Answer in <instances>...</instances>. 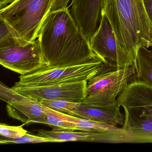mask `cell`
Segmentation results:
<instances>
[{"instance_id": "cell-1", "label": "cell", "mask_w": 152, "mask_h": 152, "mask_svg": "<svg viewBox=\"0 0 152 152\" xmlns=\"http://www.w3.org/2000/svg\"><path fill=\"white\" fill-rule=\"evenodd\" d=\"M37 39L47 67L84 64L98 58L67 7L49 13Z\"/></svg>"}, {"instance_id": "cell-2", "label": "cell", "mask_w": 152, "mask_h": 152, "mask_svg": "<svg viewBox=\"0 0 152 152\" xmlns=\"http://www.w3.org/2000/svg\"><path fill=\"white\" fill-rule=\"evenodd\" d=\"M104 14L118 45L135 59L141 47L152 49V23L143 0H105Z\"/></svg>"}, {"instance_id": "cell-3", "label": "cell", "mask_w": 152, "mask_h": 152, "mask_svg": "<svg viewBox=\"0 0 152 152\" xmlns=\"http://www.w3.org/2000/svg\"><path fill=\"white\" fill-rule=\"evenodd\" d=\"M117 100L124 111L122 128L129 134L132 143H152V87L136 79Z\"/></svg>"}, {"instance_id": "cell-4", "label": "cell", "mask_w": 152, "mask_h": 152, "mask_svg": "<svg viewBox=\"0 0 152 152\" xmlns=\"http://www.w3.org/2000/svg\"><path fill=\"white\" fill-rule=\"evenodd\" d=\"M55 0H15L0 10V18L5 21L16 37L25 43L38 38L42 25L51 11Z\"/></svg>"}, {"instance_id": "cell-5", "label": "cell", "mask_w": 152, "mask_h": 152, "mask_svg": "<svg viewBox=\"0 0 152 152\" xmlns=\"http://www.w3.org/2000/svg\"><path fill=\"white\" fill-rule=\"evenodd\" d=\"M133 67L118 68L104 64L87 81V96L81 102L89 106L106 107L118 104L117 98L132 82L137 79Z\"/></svg>"}, {"instance_id": "cell-6", "label": "cell", "mask_w": 152, "mask_h": 152, "mask_svg": "<svg viewBox=\"0 0 152 152\" xmlns=\"http://www.w3.org/2000/svg\"><path fill=\"white\" fill-rule=\"evenodd\" d=\"M0 63L22 75L47 67L38 39L25 43L15 36L0 42Z\"/></svg>"}, {"instance_id": "cell-7", "label": "cell", "mask_w": 152, "mask_h": 152, "mask_svg": "<svg viewBox=\"0 0 152 152\" xmlns=\"http://www.w3.org/2000/svg\"><path fill=\"white\" fill-rule=\"evenodd\" d=\"M104 63L98 58L91 63L72 66L45 67L19 76L14 88L31 87L56 83L88 81L100 69Z\"/></svg>"}, {"instance_id": "cell-8", "label": "cell", "mask_w": 152, "mask_h": 152, "mask_svg": "<svg viewBox=\"0 0 152 152\" xmlns=\"http://www.w3.org/2000/svg\"><path fill=\"white\" fill-rule=\"evenodd\" d=\"M90 44L95 55L104 64L118 68L133 67L137 71V60L118 45L111 24L105 14Z\"/></svg>"}, {"instance_id": "cell-9", "label": "cell", "mask_w": 152, "mask_h": 152, "mask_svg": "<svg viewBox=\"0 0 152 152\" xmlns=\"http://www.w3.org/2000/svg\"><path fill=\"white\" fill-rule=\"evenodd\" d=\"M0 98L7 103V112L13 119L24 124H48L42 105L38 100L24 96L1 82Z\"/></svg>"}, {"instance_id": "cell-10", "label": "cell", "mask_w": 152, "mask_h": 152, "mask_svg": "<svg viewBox=\"0 0 152 152\" xmlns=\"http://www.w3.org/2000/svg\"><path fill=\"white\" fill-rule=\"evenodd\" d=\"M87 81L12 88L37 100H65L81 103L87 96Z\"/></svg>"}, {"instance_id": "cell-11", "label": "cell", "mask_w": 152, "mask_h": 152, "mask_svg": "<svg viewBox=\"0 0 152 152\" xmlns=\"http://www.w3.org/2000/svg\"><path fill=\"white\" fill-rule=\"evenodd\" d=\"M64 129L55 127L52 130H40L38 136L58 140L67 141H87L109 143H132L129 134L122 127L116 131L110 132L87 131Z\"/></svg>"}, {"instance_id": "cell-12", "label": "cell", "mask_w": 152, "mask_h": 152, "mask_svg": "<svg viewBox=\"0 0 152 152\" xmlns=\"http://www.w3.org/2000/svg\"><path fill=\"white\" fill-rule=\"evenodd\" d=\"M105 0H72L71 13L84 36L92 39L100 26Z\"/></svg>"}, {"instance_id": "cell-13", "label": "cell", "mask_w": 152, "mask_h": 152, "mask_svg": "<svg viewBox=\"0 0 152 152\" xmlns=\"http://www.w3.org/2000/svg\"><path fill=\"white\" fill-rule=\"evenodd\" d=\"M69 115L108 125L123 126L124 115L118 104L106 107L89 106L79 103Z\"/></svg>"}, {"instance_id": "cell-14", "label": "cell", "mask_w": 152, "mask_h": 152, "mask_svg": "<svg viewBox=\"0 0 152 152\" xmlns=\"http://www.w3.org/2000/svg\"><path fill=\"white\" fill-rule=\"evenodd\" d=\"M137 80L145 82L152 88V49L141 47L137 54Z\"/></svg>"}, {"instance_id": "cell-15", "label": "cell", "mask_w": 152, "mask_h": 152, "mask_svg": "<svg viewBox=\"0 0 152 152\" xmlns=\"http://www.w3.org/2000/svg\"><path fill=\"white\" fill-rule=\"evenodd\" d=\"M59 142L58 140L39 136H35L26 133L24 136L17 139H10L1 136V144H26V143Z\"/></svg>"}, {"instance_id": "cell-16", "label": "cell", "mask_w": 152, "mask_h": 152, "mask_svg": "<svg viewBox=\"0 0 152 152\" xmlns=\"http://www.w3.org/2000/svg\"><path fill=\"white\" fill-rule=\"evenodd\" d=\"M38 101L44 106L67 114L72 111L80 103L65 100L42 99Z\"/></svg>"}, {"instance_id": "cell-17", "label": "cell", "mask_w": 152, "mask_h": 152, "mask_svg": "<svg viewBox=\"0 0 152 152\" xmlns=\"http://www.w3.org/2000/svg\"><path fill=\"white\" fill-rule=\"evenodd\" d=\"M42 106L43 111L46 114L48 125L64 129L78 130L74 123L63 120L51 112L48 107Z\"/></svg>"}, {"instance_id": "cell-18", "label": "cell", "mask_w": 152, "mask_h": 152, "mask_svg": "<svg viewBox=\"0 0 152 152\" xmlns=\"http://www.w3.org/2000/svg\"><path fill=\"white\" fill-rule=\"evenodd\" d=\"M27 131L22 126H10L5 124H1V136L10 139H17L24 136Z\"/></svg>"}, {"instance_id": "cell-19", "label": "cell", "mask_w": 152, "mask_h": 152, "mask_svg": "<svg viewBox=\"0 0 152 152\" xmlns=\"http://www.w3.org/2000/svg\"><path fill=\"white\" fill-rule=\"evenodd\" d=\"M71 0H55L51 8V11L63 9L67 7Z\"/></svg>"}, {"instance_id": "cell-20", "label": "cell", "mask_w": 152, "mask_h": 152, "mask_svg": "<svg viewBox=\"0 0 152 152\" xmlns=\"http://www.w3.org/2000/svg\"><path fill=\"white\" fill-rule=\"evenodd\" d=\"M147 14L152 23V0H143Z\"/></svg>"}, {"instance_id": "cell-21", "label": "cell", "mask_w": 152, "mask_h": 152, "mask_svg": "<svg viewBox=\"0 0 152 152\" xmlns=\"http://www.w3.org/2000/svg\"><path fill=\"white\" fill-rule=\"evenodd\" d=\"M15 1V0H0V10L5 8Z\"/></svg>"}]
</instances>
